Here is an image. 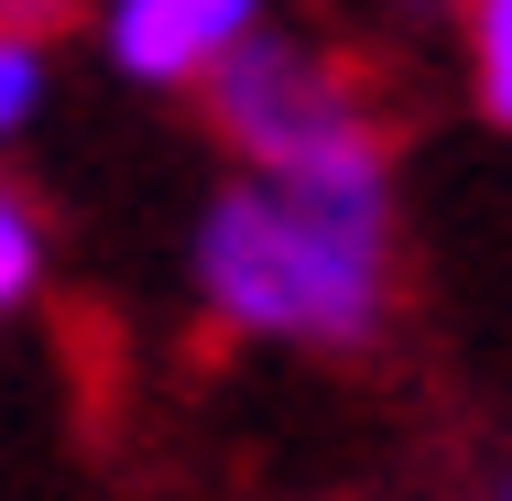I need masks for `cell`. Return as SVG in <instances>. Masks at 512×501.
Segmentation results:
<instances>
[{"label":"cell","mask_w":512,"mask_h":501,"mask_svg":"<svg viewBox=\"0 0 512 501\" xmlns=\"http://www.w3.org/2000/svg\"><path fill=\"white\" fill-rule=\"evenodd\" d=\"M44 273H55V229H44V207L0 175V327L44 295Z\"/></svg>","instance_id":"obj_4"},{"label":"cell","mask_w":512,"mask_h":501,"mask_svg":"<svg viewBox=\"0 0 512 501\" xmlns=\"http://www.w3.org/2000/svg\"><path fill=\"white\" fill-rule=\"evenodd\" d=\"M404 11H436V0H404Z\"/></svg>","instance_id":"obj_8"},{"label":"cell","mask_w":512,"mask_h":501,"mask_svg":"<svg viewBox=\"0 0 512 501\" xmlns=\"http://www.w3.org/2000/svg\"><path fill=\"white\" fill-rule=\"evenodd\" d=\"M458 55H469V99L512 131V0H458Z\"/></svg>","instance_id":"obj_5"},{"label":"cell","mask_w":512,"mask_h":501,"mask_svg":"<svg viewBox=\"0 0 512 501\" xmlns=\"http://www.w3.org/2000/svg\"><path fill=\"white\" fill-rule=\"evenodd\" d=\"M502 501H512V480H502Z\"/></svg>","instance_id":"obj_9"},{"label":"cell","mask_w":512,"mask_h":501,"mask_svg":"<svg viewBox=\"0 0 512 501\" xmlns=\"http://www.w3.org/2000/svg\"><path fill=\"white\" fill-rule=\"evenodd\" d=\"M197 109H207V131L229 142L240 175H316V164L393 153V142H382V109L360 88V66L327 55V44L295 33V22L251 33V44L197 88Z\"/></svg>","instance_id":"obj_2"},{"label":"cell","mask_w":512,"mask_h":501,"mask_svg":"<svg viewBox=\"0 0 512 501\" xmlns=\"http://www.w3.org/2000/svg\"><path fill=\"white\" fill-rule=\"evenodd\" d=\"M55 99V44H33V33H0V142H22L33 120Z\"/></svg>","instance_id":"obj_6"},{"label":"cell","mask_w":512,"mask_h":501,"mask_svg":"<svg viewBox=\"0 0 512 501\" xmlns=\"http://www.w3.org/2000/svg\"><path fill=\"white\" fill-rule=\"evenodd\" d=\"M77 22V0H0V33H33V44H55Z\"/></svg>","instance_id":"obj_7"},{"label":"cell","mask_w":512,"mask_h":501,"mask_svg":"<svg viewBox=\"0 0 512 501\" xmlns=\"http://www.w3.org/2000/svg\"><path fill=\"white\" fill-rule=\"evenodd\" d=\"M197 305L262 349H371L393 316V153L229 175L186 240Z\"/></svg>","instance_id":"obj_1"},{"label":"cell","mask_w":512,"mask_h":501,"mask_svg":"<svg viewBox=\"0 0 512 501\" xmlns=\"http://www.w3.org/2000/svg\"><path fill=\"white\" fill-rule=\"evenodd\" d=\"M251 33H273V0H99V55L131 88H207Z\"/></svg>","instance_id":"obj_3"}]
</instances>
